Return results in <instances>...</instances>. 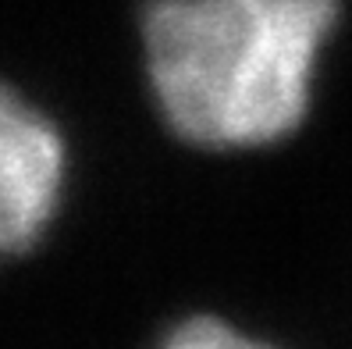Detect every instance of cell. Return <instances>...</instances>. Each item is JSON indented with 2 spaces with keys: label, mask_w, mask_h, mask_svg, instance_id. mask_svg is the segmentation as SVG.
<instances>
[{
  "label": "cell",
  "mask_w": 352,
  "mask_h": 349,
  "mask_svg": "<svg viewBox=\"0 0 352 349\" xmlns=\"http://www.w3.org/2000/svg\"><path fill=\"white\" fill-rule=\"evenodd\" d=\"M65 178V142L18 93L0 86V257L43 235Z\"/></svg>",
  "instance_id": "obj_2"
},
{
  "label": "cell",
  "mask_w": 352,
  "mask_h": 349,
  "mask_svg": "<svg viewBox=\"0 0 352 349\" xmlns=\"http://www.w3.org/2000/svg\"><path fill=\"white\" fill-rule=\"evenodd\" d=\"M335 18L338 0H153L142 43L168 125L214 150L285 139Z\"/></svg>",
  "instance_id": "obj_1"
},
{
  "label": "cell",
  "mask_w": 352,
  "mask_h": 349,
  "mask_svg": "<svg viewBox=\"0 0 352 349\" xmlns=\"http://www.w3.org/2000/svg\"><path fill=\"white\" fill-rule=\"evenodd\" d=\"M175 349H221V346H253L250 335L235 332V328H228L224 321L217 317H192L178 324L171 339H168Z\"/></svg>",
  "instance_id": "obj_3"
}]
</instances>
